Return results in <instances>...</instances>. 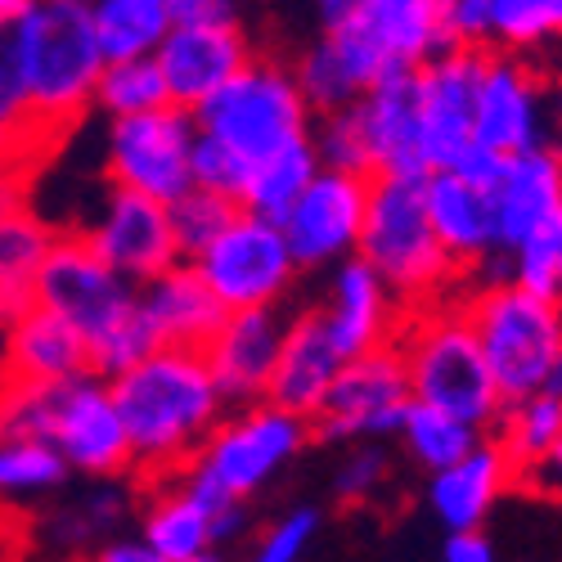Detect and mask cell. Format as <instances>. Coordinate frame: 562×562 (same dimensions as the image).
Listing matches in <instances>:
<instances>
[{
  "mask_svg": "<svg viewBox=\"0 0 562 562\" xmlns=\"http://www.w3.org/2000/svg\"><path fill=\"white\" fill-rule=\"evenodd\" d=\"M109 387L131 441V473L139 482L176 477L229 409L194 347H154L113 373Z\"/></svg>",
  "mask_w": 562,
  "mask_h": 562,
  "instance_id": "6da1fadb",
  "label": "cell"
},
{
  "mask_svg": "<svg viewBox=\"0 0 562 562\" xmlns=\"http://www.w3.org/2000/svg\"><path fill=\"white\" fill-rule=\"evenodd\" d=\"M32 302L77 324V334L86 338L90 369L104 373V379H113V373H122L126 364L158 347L145 315H139V284L90 248L81 229L59 225L50 252L36 270Z\"/></svg>",
  "mask_w": 562,
  "mask_h": 562,
  "instance_id": "7a4b0ae2",
  "label": "cell"
},
{
  "mask_svg": "<svg viewBox=\"0 0 562 562\" xmlns=\"http://www.w3.org/2000/svg\"><path fill=\"white\" fill-rule=\"evenodd\" d=\"M19 36V68L32 100V117L45 135V145H59L72 135L95 104V81L104 68V45L81 0H32L14 14Z\"/></svg>",
  "mask_w": 562,
  "mask_h": 562,
  "instance_id": "3957f363",
  "label": "cell"
},
{
  "mask_svg": "<svg viewBox=\"0 0 562 562\" xmlns=\"http://www.w3.org/2000/svg\"><path fill=\"white\" fill-rule=\"evenodd\" d=\"M311 441L315 432L306 414L261 396L248 405H229L199 446V454L176 477L207 513H216L229 499H257L306 454Z\"/></svg>",
  "mask_w": 562,
  "mask_h": 562,
  "instance_id": "277c9868",
  "label": "cell"
},
{
  "mask_svg": "<svg viewBox=\"0 0 562 562\" xmlns=\"http://www.w3.org/2000/svg\"><path fill=\"white\" fill-rule=\"evenodd\" d=\"M356 257L383 274V284L401 297L405 311L459 297L463 289V270L450 261L432 229L424 176H369Z\"/></svg>",
  "mask_w": 562,
  "mask_h": 562,
  "instance_id": "5b68a950",
  "label": "cell"
},
{
  "mask_svg": "<svg viewBox=\"0 0 562 562\" xmlns=\"http://www.w3.org/2000/svg\"><path fill=\"white\" fill-rule=\"evenodd\" d=\"M459 306L482 342L491 379L504 401L544 387L562 392V306L513 279H473L459 289Z\"/></svg>",
  "mask_w": 562,
  "mask_h": 562,
  "instance_id": "8992f818",
  "label": "cell"
},
{
  "mask_svg": "<svg viewBox=\"0 0 562 562\" xmlns=\"http://www.w3.org/2000/svg\"><path fill=\"white\" fill-rule=\"evenodd\" d=\"M396 351L405 360V379H409L414 401L437 405V409L463 418V424L491 432L504 396L491 379V364L482 356V342L473 334V324H468L459 297L414 306L405 315Z\"/></svg>",
  "mask_w": 562,
  "mask_h": 562,
  "instance_id": "52a82bcc",
  "label": "cell"
},
{
  "mask_svg": "<svg viewBox=\"0 0 562 562\" xmlns=\"http://www.w3.org/2000/svg\"><path fill=\"white\" fill-rule=\"evenodd\" d=\"M194 122L203 135L221 139L252 167L257 158L293 145V139H306L315 126V109L293 77V59L252 50V59L194 109Z\"/></svg>",
  "mask_w": 562,
  "mask_h": 562,
  "instance_id": "ba28073f",
  "label": "cell"
},
{
  "mask_svg": "<svg viewBox=\"0 0 562 562\" xmlns=\"http://www.w3.org/2000/svg\"><path fill=\"white\" fill-rule=\"evenodd\" d=\"M324 41L334 45L356 90L424 68L450 45L437 0H360L342 23L324 27Z\"/></svg>",
  "mask_w": 562,
  "mask_h": 562,
  "instance_id": "9c48e42d",
  "label": "cell"
},
{
  "mask_svg": "<svg viewBox=\"0 0 562 562\" xmlns=\"http://www.w3.org/2000/svg\"><path fill=\"white\" fill-rule=\"evenodd\" d=\"M194 139L199 122L180 104L104 117L100 176L109 184H122V190L171 203L194 184Z\"/></svg>",
  "mask_w": 562,
  "mask_h": 562,
  "instance_id": "30bf717a",
  "label": "cell"
},
{
  "mask_svg": "<svg viewBox=\"0 0 562 562\" xmlns=\"http://www.w3.org/2000/svg\"><path fill=\"white\" fill-rule=\"evenodd\" d=\"M199 274L207 279V289L221 297L225 311L239 306H284L297 289V257L284 239V225L239 207L234 221L216 234V239L190 257Z\"/></svg>",
  "mask_w": 562,
  "mask_h": 562,
  "instance_id": "8fae6325",
  "label": "cell"
},
{
  "mask_svg": "<svg viewBox=\"0 0 562 562\" xmlns=\"http://www.w3.org/2000/svg\"><path fill=\"white\" fill-rule=\"evenodd\" d=\"M409 379L405 360L392 347H373L347 356L338 379L311 414V432L324 446H351V441H396L401 418L409 409Z\"/></svg>",
  "mask_w": 562,
  "mask_h": 562,
  "instance_id": "7c38bea8",
  "label": "cell"
},
{
  "mask_svg": "<svg viewBox=\"0 0 562 562\" xmlns=\"http://www.w3.org/2000/svg\"><path fill=\"white\" fill-rule=\"evenodd\" d=\"M45 441L64 454L72 477H126L131 473V441L122 428L113 387L95 369L50 387Z\"/></svg>",
  "mask_w": 562,
  "mask_h": 562,
  "instance_id": "4fadbf2b",
  "label": "cell"
},
{
  "mask_svg": "<svg viewBox=\"0 0 562 562\" xmlns=\"http://www.w3.org/2000/svg\"><path fill=\"white\" fill-rule=\"evenodd\" d=\"M473 139L495 154L549 145V81L527 55L486 50L473 100Z\"/></svg>",
  "mask_w": 562,
  "mask_h": 562,
  "instance_id": "5bb4252c",
  "label": "cell"
},
{
  "mask_svg": "<svg viewBox=\"0 0 562 562\" xmlns=\"http://www.w3.org/2000/svg\"><path fill=\"white\" fill-rule=\"evenodd\" d=\"M364 203H369V176L319 167L306 180V190L297 194V203L284 212V221H279L297 266L302 270H329L342 257H356Z\"/></svg>",
  "mask_w": 562,
  "mask_h": 562,
  "instance_id": "9a60e30c",
  "label": "cell"
},
{
  "mask_svg": "<svg viewBox=\"0 0 562 562\" xmlns=\"http://www.w3.org/2000/svg\"><path fill=\"white\" fill-rule=\"evenodd\" d=\"M72 229H81L86 244L95 248L109 266H117L126 279H135V284H145L149 274L180 261L167 203H158L149 194H135V190H122V184H109V180L100 190V203L90 207V216Z\"/></svg>",
  "mask_w": 562,
  "mask_h": 562,
  "instance_id": "2e32d148",
  "label": "cell"
},
{
  "mask_svg": "<svg viewBox=\"0 0 562 562\" xmlns=\"http://www.w3.org/2000/svg\"><path fill=\"white\" fill-rule=\"evenodd\" d=\"M139 508V477H81L77 491H59L41 508L27 513V536L45 553L95 558L100 544L135 522Z\"/></svg>",
  "mask_w": 562,
  "mask_h": 562,
  "instance_id": "e0dca14e",
  "label": "cell"
},
{
  "mask_svg": "<svg viewBox=\"0 0 562 562\" xmlns=\"http://www.w3.org/2000/svg\"><path fill=\"white\" fill-rule=\"evenodd\" d=\"M491 212L499 257L536 239H562V149L553 139L504 154L499 176L491 180Z\"/></svg>",
  "mask_w": 562,
  "mask_h": 562,
  "instance_id": "ac0fdd59",
  "label": "cell"
},
{
  "mask_svg": "<svg viewBox=\"0 0 562 562\" xmlns=\"http://www.w3.org/2000/svg\"><path fill=\"white\" fill-rule=\"evenodd\" d=\"M486 50L446 45L424 68H414V104H418V139H424L428 171L450 167L473 145V100Z\"/></svg>",
  "mask_w": 562,
  "mask_h": 562,
  "instance_id": "d6986e66",
  "label": "cell"
},
{
  "mask_svg": "<svg viewBox=\"0 0 562 562\" xmlns=\"http://www.w3.org/2000/svg\"><path fill=\"white\" fill-rule=\"evenodd\" d=\"M154 59L167 81V100L180 109H199L216 86H225L252 59V41L244 23H171L154 45Z\"/></svg>",
  "mask_w": 562,
  "mask_h": 562,
  "instance_id": "ffe728a7",
  "label": "cell"
},
{
  "mask_svg": "<svg viewBox=\"0 0 562 562\" xmlns=\"http://www.w3.org/2000/svg\"><path fill=\"white\" fill-rule=\"evenodd\" d=\"M315 311L342 356L392 347L405 329V315H409L401 306V297L383 284V274L364 257H342L338 266H329V293H324V302Z\"/></svg>",
  "mask_w": 562,
  "mask_h": 562,
  "instance_id": "44dd1931",
  "label": "cell"
},
{
  "mask_svg": "<svg viewBox=\"0 0 562 562\" xmlns=\"http://www.w3.org/2000/svg\"><path fill=\"white\" fill-rule=\"evenodd\" d=\"M289 329L284 306H239L225 311L221 329L207 338L203 360L229 405L261 401L270 387V373L279 360V342Z\"/></svg>",
  "mask_w": 562,
  "mask_h": 562,
  "instance_id": "7402d4cb",
  "label": "cell"
},
{
  "mask_svg": "<svg viewBox=\"0 0 562 562\" xmlns=\"http://www.w3.org/2000/svg\"><path fill=\"white\" fill-rule=\"evenodd\" d=\"M424 199L441 248L463 270V284L499 274V248H495V212L491 190L477 180L459 176L454 167H437L424 176Z\"/></svg>",
  "mask_w": 562,
  "mask_h": 562,
  "instance_id": "603a6c76",
  "label": "cell"
},
{
  "mask_svg": "<svg viewBox=\"0 0 562 562\" xmlns=\"http://www.w3.org/2000/svg\"><path fill=\"white\" fill-rule=\"evenodd\" d=\"M513 486H518V468L486 432L468 454L428 473L424 499H428V513L441 522V531H463V527H486V518Z\"/></svg>",
  "mask_w": 562,
  "mask_h": 562,
  "instance_id": "cb8c5ba5",
  "label": "cell"
},
{
  "mask_svg": "<svg viewBox=\"0 0 562 562\" xmlns=\"http://www.w3.org/2000/svg\"><path fill=\"white\" fill-rule=\"evenodd\" d=\"M59 225L32 199V171L0 167V302L10 311L32 302L36 270L50 252Z\"/></svg>",
  "mask_w": 562,
  "mask_h": 562,
  "instance_id": "d4e9b609",
  "label": "cell"
},
{
  "mask_svg": "<svg viewBox=\"0 0 562 562\" xmlns=\"http://www.w3.org/2000/svg\"><path fill=\"white\" fill-rule=\"evenodd\" d=\"M139 315H145L149 334L158 347H194L203 351L207 338L221 329L225 306L207 289V279L199 274L194 261H171L167 270L149 274L139 284Z\"/></svg>",
  "mask_w": 562,
  "mask_h": 562,
  "instance_id": "484cf974",
  "label": "cell"
},
{
  "mask_svg": "<svg viewBox=\"0 0 562 562\" xmlns=\"http://www.w3.org/2000/svg\"><path fill=\"white\" fill-rule=\"evenodd\" d=\"M373 176H428L424 139H418V104H414V72H396L373 81L351 100Z\"/></svg>",
  "mask_w": 562,
  "mask_h": 562,
  "instance_id": "4316f807",
  "label": "cell"
},
{
  "mask_svg": "<svg viewBox=\"0 0 562 562\" xmlns=\"http://www.w3.org/2000/svg\"><path fill=\"white\" fill-rule=\"evenodd\" d=\"M90 369L86 338L77 334V324L64 319L59 311L23 302L10 315V338H5V360L0 373L5 379H32V383H64Z\"/></svg>",
  "mask_w": 562,
  "mask_h": 562,
  "instance_id": "83f0119b",
  "label": "cell"
},
{
  "mask_svg": "<svg viewBox=\"0 0 562 562\" xmlns=\"http://www.w3.org/2000/svg\"><path fill=\"white\" fill-rule=\"evenodd\" d=\"M342 360L347 356L334 347L319 311L315 306L297 311V315H289V329H284V342H279V360H274L266 396L279 401L284 409H297V414L311 418L324 405V396H329Z\"/></svg>",
  "mask_w": 562,
  "mask_h": 562,
  "instance_id": "f1b7e54d",
  "label": "cell"
},
{
  "mask_svg": "<svg viewBox=\"0 0 562 562\" xmlns=\"http://www.w3.org/2000/svg\"><path fill=\"white\" fill-rule=\"evenodd\" d=\"M135 531L145 536L154 562H207L216 549L212 513L184 491L180 477L139 482Z\"/></svg>",
  "mask_w": 562,
  "mask_h": 562,
  "instance_id": "f546056e",
  "label": "cell"
},
{
  "mask_svg": "<svg viewBox=\"0 0 562 562\" xmlns=\"http://www.w3.org/2000/svg\"><path fill=\"white\" fill-rule=\"evenodd\" d=\"M50 158V145L32 117V100L19 68V36L14 19H0V167L36 171Z\"/></svg>",
  "mask_w": 562,
  "mask_h": 562,
  "instance_id": "4dcf8cb0",
  "label": "cell"
},
{
  "mask_svg": "<svg viewBox=\"0 0 562 562\" xmlns=\"http://www.w3.org/2000/svg\"><path fill=\"white\" fill-rule=\"evenodd\" d=\"M72 482L64 454L41 437H0V508L32 513Z\"/></svg>",
  "mask_w": 562,
  "mask_h": 562,
  "instance_id": "1f68e13d",
  "label": "cell"
},
{
  "mask_svg": "<svg viewBox=\"0 0 562 562\" xmlns=\"http://www.w3.org/2000/svg\"><path fill=\"white\" fill-rule=\"evenodd\" d=\"M319 171V154L306 139H293V145L274 149L266 158H257L248 167V180H244V194H239V207L248 212H261L270 221H284V212L297 203V194L306 190V180Z\"/></svg>",
  "mask_w": 562,
  "mask_h": 562,
  "instance_id": "d6a6232c",
  "label": "cell"
},
{
  "mask_svg": "<svg viewBox=\"0 0 562 562\" xmlns=\"http://www.w3.org/2000/svg\"><path fill=\"white\" fill-rule=\"evenodd\" d=\"M558 432H562V392L558 387L504 401L495 424H491V441L513 459L518 473L558 441Z\"/></svg>",
  "mask_w": 562,
  "mask_h": 562,
  "instance_id": "836d02e7",
  "label": "cell"
},
{
  "mask_svg": "<svg viewBox=\"0 0 562 562\" xmlns=\"http://www.w3.org/2000/svg\"><path fill=\"white\" fill-rule=\"evenodd\" d=\"M562 45V0H486V50L544 55Z\"/></svg>",
  "mask_w": 562,
  "mask_h": 562,
  "instance_id": "e575fe53",
  "label": "cell"
},
{
  "mask_svg": "<svg viewBox=\"0 0 562 562\" xmlns=\"http://www.w3.org/2000/svg\"><path fill=\"white\" fill-rule=\"evenodd\" d=\"M486 432L473 428V424H463V418L437 409V405H424V401H409L405 418H401V450L414 468H424V473H437V468L454 463L459 454H468Z\"/></svg>",
  "mask_w": 562,
  "mask_h": 562,
  "instance_id": "d590c367",
  "label": "cell"
},
{
  "mask_svg": "<svg viewBox=\"0 0 562 562\" xmlns=\"http://www.w3.org/2000/svg\"><path fill=\"white\" fill-rule=\"evenodd\" d=\"M162 104H171V100H167V81H162V68H158L154 50L149 55L104 59L90 113H100V117H126V113L162 109Z\"/></svg>",
  "mask_w": 562,
  "mask_h": 562,
  "instance_id": "8d00e7d4",
  "label": "cell"
},
{
  "mask_svg": "<svg viewBox=\"0 0 562 562\" xmlns=\"http://www.w3.org/2000/svg\"><path fill=\"white\" fill-rule=\"evenodd\" d=\"M104 55H149L171 27V0H90Z\"/></svg>",
  "mask_w": 562,
  "mask_h": 562,
  "instance_id": "74e56055",
  "label": "cell"
},
{
  "mask_svg": "<svg viewBox=\"0 0 562 562\" xmlns=\"http://www.w3.org/2000/svg\"><path fill=\"white\" fill-rule=\"evenodd\" d=\"M171 212V234H176V248L180 257L190 261L199 257L216 234L234 221V212H239V199H229V194H216V190H203V184H190L180 199L167 203Z\"/></svg>",
  "mask_w": 562,
  "mask_h": 562,
  "instance_id": "f35d334b",
  "label": "cell"
},
{
  "mask_svg": "<svg viewBox=\"0 0 562 562\" xmlns=\"http://www.w3.org/2000/svg\"><path fill=\"white\" fill-rule=\"evenodd\" d=\"M392 473L396 468H392L387 441H351L334 473V495L347 508H364L392 486Z\"/></svg>",
  "mask_w": 562,
  "mask_h": 562,
  "instance_id": "ab89813d",
  "label": "cell"
},
{
  "mask_svg": "<svg viewBox=\"0 0 562 562\" xmlns=\"http://www.w3.org/2000/svg\"><path fill=\"white\" fill-rule=\"evenodd\" d=\"M311 145H315V154H319V167L373 176L369 145H364V131H360V117H356L351 104H347V109H334V113H315Z\"/></svg>",
  "mask_w": 562,
  "mask_h": 562,
  "instance_id": "60d3db41",
  "label": "cell"
},
{
  "mask_svg": "<svg viewBox=\"0 0 562 562\" xmlns=\"http://www.w3.org/2000/svg\"><path fill=\"white\" fill-rule=\"evenodd\" d=\"M319 527H324V513L315 504H297L289 513H279L270 527L257 531V544L252 553L261 562H297L302 553H311V544L319 540Z\"/></svg>",
  "mask_w": 562,
  "mask_h": 562,
  "instance_id": "b9f144b4",
  "label": "cell"
},
{
  "mask_svg": "<svg viewBox=\"0 0 562 562\" xmlns=\"http://www.w3.org/2000/svg\"><path fill=\"white\" fill-rule=\"evenodd\" d=\"M495 279H513V284H522L531 293L553 297V289H558V239H536V244L504 252Z\"/></svg>",
  "mask_w": 562,
  "mask_h": 562,
  "instance_id": "7bdbcfd3",
  "label": "cell"
},
{
  "mask_svg": "<svg viewBox=\"0 0 562 562\" xmlns=\"http://www.w3.org/2000/svg\"><path fill=\"white\" fill-rule=\"evenodd\" d=\"M244 180H248V162L234 154V149H225L221 139H212V135L199 131V139H194V184L239 199L244 194Z\"/></svg>",
  "mask_w": 562,
  "mask_h": 562,
  "instance_id": "ee69618b",
  "label": "cell"
},
{
  "mask_svg": "<svg viewBox=\"0 0 562 562\" xmlns=\"http://www.w3.org/2000/svg\"><path fill=\"white\" fill-rule=\"evenodd\" d=\"M441 19H446L450 45L486 50V0H450V5H441Z\"/></svg>",
  "mask_w": 562,
  "mask_h": 562,
  "instance_id": "f6af8a7d",
  "label": "cell"
},
{
  "mask_svg": "<svg viewBox=\"0 0 562 562\" xmlns=\"http://www.w3.org/2000/svg\"><path fill=\"white\" fill-rule=\"evenodd\" d=\"M518 486L531 491V495H544V499H562V432L558 441L518 473Z\"/></svg>",
  "mask_w": 562,
  "mask_h": 562,
  "instance_id": "bcb514c9",
  "label": "cell"
},
{
  "mask_svg": "<svg viewBox=\"0 0 562 562\" xmlns=\"http://www.w3.org/2000/svg\"><path fill=\"white\" fill-rule=\"evenodd\" d=\"M441 558L446 562H491L495 558V544H491L486 527H463V531H446Z\"/></svg>",
  "mask_w": 562,
  "mask_h": 562,
  "instance_id": "7dc6e473",
  "label": "cell"
},
{
  "mask_svg": "<svg viewBox=\"0 0 562 562\" xmlns=\"http://www.w3.org/2000/svg\"><path fill=\"white\" fill-rule=\"evenodd\" d=\"M239 0H171V23H234Z\"/></svg>",
  "mask_w": 562,
  "mask_h": 562,
  "instance_id": "c3c4849f",
  "label": "cell"
},
{
  "mask_svg": "<svg viewBox=\"0 0 562 562\" xmlns=\"http://www.w3.org/2000/svg\"><path fill=\"white\" fill-rule=\"evenodd\" d=\"M499 162H504V154H495V149H486V145H477V139H473V145H468L450 167H454L459 176L477 180V184H486V190H491V180L499 176Z\"/></svg>",
  "mask_w": 562,
  "mask_h": 562,
  "instance_id": "681fc988",
  "label": "cell"
},
{
  "mask_svg": "<svg viewBox=\"0 0 562 562\" xmlns=\"http://www.w3.org/2000/svg\"><path fill=\"white\" fill-rule=\"evenodd\" d=\"M95 558H104V562H154V553H149V544H145V536L139 531H117V536H109L104 544H100V553Z\"/></svg>",
  "mask_w": 562,
  "mask_h": 562,
  "instance_id": "f907efd6",
  "label": "cell"
},
{
  "mask_svg": "<svg viewBox=\"0 0 562 562\" xmlns=\"http://www.w3.org/2000/svg\"><path fill=\"white\" fill-rule=\"evenodd\" d=\"M315 5V19H319V27H334V23H342L360 0H311Z\"/></svg>",
  "mask_w": 562,
  "mask_h": 562,
  "instance_id": "816d5d0a",
  "label": "cell"
},
{
  "mask_svg": "<svg viewBox=\"0 0 562 562\" xmlns=\"http://www.w3.org/2000/svg\"><path fill=\"white\" fill-rule=\"evenodd\" d=\"M549 139L562 149V77L549 81Z\"/></svg>",
  "mask_w": 562,
  "mask_h": 562,
  "instance_id": "f5cc1de1",
  "label": "cell"
},
{
  "mask_svg": "<svg viewBox=\"0 0 562 562\" xmlns=\"http://www.w3.org/2000/svg\"><path fill=\"white\" fill-rule=\"evenodd\" d=\"M10 315H14V311H10L5 302H0V360H5V338H10Z\"/></svg>",
  "mask_w": 562,
  "mask_h": 562,
  "instance_id": "db71d44e",
  "label": "cell"
},
{
  "mask_svg": "<svg viewBox=\"0 0 562 562\" xmlns=\"http://www.w3.org/2000/svg\"><path fill=\"white\" fill-rule=\"evenodd\" d=\"M32 5V0H0V19H14V14H23Z\"/></svg>",
  "mask_w": 562,
  "mask_h": 562,
  "instance_id": "11a10c76",
  "label": "cell"
},
{
  "mask_svg": "<svg viewBox=\"0 0 562 562\" xmlns=\"http://www.w3.org/2000/svg\"><path fill=\"white\" fill-rule=\"evenodd\" d=\"M553 297H558V306H562V239H558V289H553Z\"/></svg>",
  "mask_w": 562,
  "mask_h": 562,
  "instance_id": "9f6ffc18",
  "label": "cell"
},
{
  "mask_svg": "<svg viewBox=\"0 0 562 562\" xmlns=\"http://www.w3.org/2000/svg\"><path fill=\"white\" fill-rule=\"evenodd\" d=\"M437 5H450V0H437Z\"/></svg>",
  "mask_w": 562,
  "mask_h": 562,
  "instance_id": "6f0895ef",
  "label": "cell"
},
{
  "mask_svg": "<svg viewBox=\"0 0 562 562\" xmlns=\"http://www.w3.org/2000/svg\"><path fill=\"white\" fill-rule=\"evenodd\" d=\"M81 5H90V0H81Z\"/></svg>",
  "mask_w": 562,
  "mask_h": 562,
  "instance_id": "680465c9",
  "label": "cell"
}]
</instances>
